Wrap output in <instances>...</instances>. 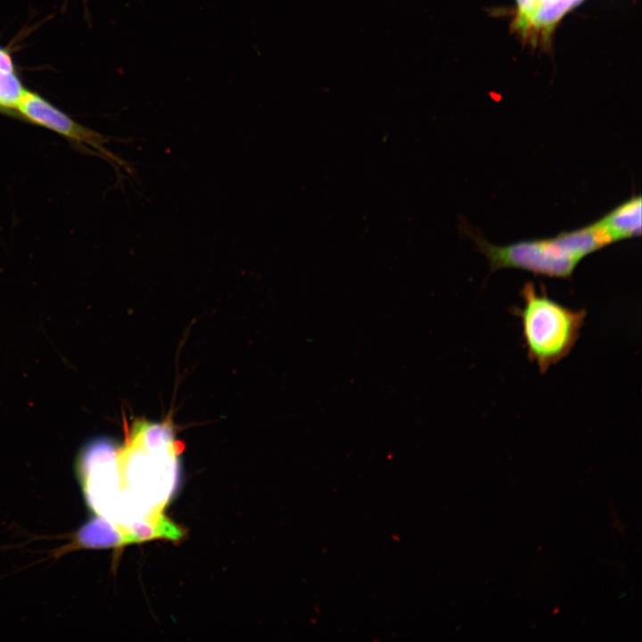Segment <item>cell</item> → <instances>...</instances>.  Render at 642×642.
Here are the masks:
<instances>
[{"instance_id":"6da1fadb","label":"cell","mask_w":642,"mask_h":642,"mask_svg":"<svg viewBox=\"0 0 642 642\" xmlns=\"http://www.w3.org/2000/svg\"><path fill=\"white\" fill-rule=\"evenodd\" d=\"M474 240L492 271L519 268L564 279L572 276L583 258L611 243L596 222L551 238L519 241L504 246L491 244L480 236Z\"/></svg>"},{"instance_id":"7a4b0ae2","label":"cell","mask_w":642,"mask_h":642,"mask_svg":"<svg viewBox=\"0 0 642 642\" xmlns=\"http://www.w3.org/2000/svg\"><path fill=\"white\" fill-rule=\"evenodd\" d=\"M523 305L512 313L521 321L527 356L541 374L567 357L575 346L584 325L587 311L572 309L538 292L528 282L521 290Z\"/></svg>"},{"instance_id":"3957f363","label":"cell","mask_w":642,"mask_h":642,"mask_svg":"<svg viewBox=\"0 0 642 642\" xmlns=\"http://www.w3.org/2000/svg\"><path fill=\"white\" fill-rule=\"evenodd\" d=\"M16 110L28 120L104 152L101 135L73 120L40 95L27 92Z\"/></svg>"},{"instance_id":"277c9868","label":"cell","mask_w":642,"mask_h":642,"mask_svg":"<svg viewBox=\"0 0 642 642\" xmlns=\"http://www.w3.org/2000/svg\"><path fill=\"white\" fill-rule=\"evenodd\" d=\"M641 196L634 195L596 221L612 243L641 235Z\"/></svg>"},{"instance_id":"5b68a950","label":"cell","mask_w":642,"mask_h":642,"mask_svg":"<svg viewBox=\"0 0 642 642\" xmlns=\"http://www.w3.org/2000/svg\"><path fill=\"white\" fill-rule=\"evenodd\" d=\"M27 92L14 71L0 70V108L16 109Z\"/></svg>"},{"instance_id":"8992f818","label":"cell","mask_w":642,"mask_h":642,"mask_svg":"<svg viewBox=\"0 0 642 642\" xmlns=\"http://www.w3.org/2000/svg\"><path fill=\"white\" fill-rule=\"evenodd\" d=\"M518 4V15L515 20V26L526 31L529 29L530 21L539 6L537 0H516Z\"/></svg>"},{"instance_id":"52a82bcc","label":"cell","mask_w":642,"mask_h":642,"mask_svg":"<svg viewBox=\"0 0 642 642\" xmlns=\"http://www.w3.org/2000/svg\"><path fill=\"white\" fill-rule=\"evenodd\" d=\"M0 70L8 72L14 71L13 62L10 54L2 48H0Z\"/></svg>"},{"instance_id":"ba28073f","label":"cell","mask_w":642,"mask_h":642,"mask_svg":"<svg viewBox=\"0 0 642 642\" xmlns=\"http://www.w3.org/2000/svg\"><path fill=\"white\" fill-rule=\"evenodd\" d=\"M555 0H537L539 4L554 2Z\"/></svg>"},{"instance_id":"9c48e42d","label":"cell","mask_w":642,"mask_h":642,"mask_svg":"<svg viewBox=\"0 0 642 642\" xmlns=\"http://www.w3.org/2000/svg\"><path fill=\"white\" fill-rule=\"evenodd\" d=\"M582 1H583V0H573L572 7H575L576 5H578V4H579L580 2H582Z\"/></svg>"}]
</instances>
